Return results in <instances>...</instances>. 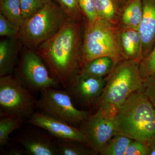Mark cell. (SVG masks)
Masks as SVG:
<instances>
[{
  "label": "cell",
  "instance_id": "cell-1",
  "mask_svg": "<svg viewBox=\"0 0 155 155\" xmlns=\"http://www.w3.org/2000/svg\"><path fill=\"white\" fill-rule=\"evenodd\" d=\"M78 21L69 19L58 33L40 45L35 51L65 89L71 86L81 68L83 40Z\"/></svg>",
  "mask_w": 155,
  "mask_h": 155
},
{
  "label": "cell",
  "instance_id": "cell-2",
  "mask_svg": "<svg viewBox=\"0 0 155 155\" xmlns=\"http://www.w3.org/2000/svg\"><path fill=\"white\" fill-rule=\"evenodd\" d=\"M114 118L116 134L147 143L155 139V110L142 90L131 95Z\"/></svg>",
  "mask_w": 155,
  "mask_h": 155
},
{
  "label": "cell",
  "instance_id": "cell-3",
  "mask_svg": "<svg viewBox=\"0 0 155 155\" xmlns=\"http://www.w3.org/2000/svg\"><path fill=\"white\" fill-rule=\"evenodd\" d=\"M138 61L122 60L106 77L102 94L95 107L114 115L118 108L133 94L142 90L143 80Z\"/></svg>",
  "mask_w": 155,
  "mask_h": 155
},
{
  "label": "cell",
  "instance_id": "cell-4",
  "mask_svg": "<svg viewBox=\"0 0 155 155\" xmlns=\"http://www.w3.org/2000/svg\"><path fill=\"white\" fill-rule=\"evenodd\" d=\"M70 19L61 6L50 0L25 20L19 29L18 38L26 47L35 49L58 33Z\"/></svg>",
  "mask_w": 155,
  "mask_h": 155
},
{
  "label": "cell",
  "instance_id": "cell-5",
  "mask_svg": "<svg viewBox=\"0 0 155 155\" xmlns=\"http://www.w3.org/2000/svg\"><path fill=\"white\" fill-rule=\"evenodd\" d=\"M81 52V68L100 57H110L116 63L123 60L119 49L118 24L99 18L87 22Z\"/></svg>",
  "mask_w": 155,
  "mask_h": 155
},
{
  "label": "cell",
  "instance_id": "cell-6",
  "mask_svg": "<svg viewBox=\"0 0 155 155\" xmlns=\"http://www.w3.org/2000/svg\"><path fill=\"white\" fill-rule=\"evenodd\" d=\"M36 101L18 78L9 75L1 76V115L28 118L35 112Z\"/></svg>",
  "mask_w": 155,
  "mask_h": 155
},
{
  "label": "cell",
  "instance_id": "cell-7",
  "mask_svg": "<svg viewBox=\"0 0 155 155\" xmlns=\"http://www.w3.org/2000/svg\"><path fill=\"white\" fill-rule=\"evenodd\" d=\"M40 93L39 98L37 100L36 108L45 114L62 119L74 126L80 125L91 115L89 111L75 107L72 97L67 89L50 87Z\"/></svg>",
  "mask_w": 155,
  "mask_h": 155
},
{
  "label": "cell",
  "instance_id": "cell-8",
  "mask_svg": "<svg viewBox=\"0 0 155 155\" xmlns=\"http://www.w3.org/2000/svg\"><path fill=\"white\" fill-rule=\"evenodd\" d=\"M21 79H18L31 92L57 87L59 82L53 76L46 64L36 52H25L20 64Z\"/></svg>",
  "mask_w": 155,
  "mask_h": 155
},
{
  "label": "cell",
  "instance_id": "cell-9",
  "mask_svg": "<svg viewBox=\"0 0 155 155\" xmlns=\"http://www.w3.org/2000/svg\"><path fill=\"white\" fill-rule=\"evenodd\" d=\"M79 125V129L86 137L87 145L98 153L116 133L114 116L100 109Z\"/></svg>",
  "mask_w": 155,
  "mask_h": 155
},
{
  "label": "cell",
  "instance_id": "cell-10",
  "mask_svg": "<svg viewBox=\"0 0 155 155\" xmlns=\"http://www.w3.org/2000/svg\"><path fill=\"white\" fill-rule=\"evenodd\" d=\"M28 122L47 130L56 139L75 140L87 145L86 137L79 128L41 111L34 112L28 118Z\"/></svg>",
  "mask_w": 155,
  "mask_h": 155
},
{
  "label": "cell",
  "instance_id": "cell-11",
  "mask_svg": "<svg viewBox=\"0 0 155 155\" xmlns=\"http://www.w3.org/2000/svg\"><path fill=\"white\" fill-rule=\"evenodd\" d=\"M106 77H84L78 74L67 90L72 98L86 107H95L102 94Z\"/></svg>",
  "mask_w": 155,
  "mask_h": 155
},
{
  "label": "cell",
  "instance_id": "cell-12",
  "mask_svg": "<svg viewBox=\"0 0 155 155\" xmlns=\"http://www.w3.org/2000/svg\"><path fill=\"white\" fill-rule=\"evenodd\" d=\"M54 137L51 134L30 130L20 134L16 140L28 155H58Z\"/></svg>",
  "mask_w": 155,
  "mask_h": 155
},
{
  "label": "cell",
  "instance_id": "cell-13",
  "mask_svg": "<svg viewBox=\"0 0 155 155\" xmlns=\"http://www.w3.org/2000/svg\"><path fill=\"white\" fill-rule=\"evenodd\" d=\"M142 20L139 31L142 41L141 60L147 55L155 45V0H142Z\"/></svg>",
  "mask_w": 155,
  "mask_h": 155
},
{
  "label": "cell",
  "instance_id": "cell-14",
  "mask_svg": "<svg viewBox=\"0 0 155 155\" xmlns=\"http://www.w3.org/2000/svg\"><path fill=\"white\" fill-rule=\"evenodd\" d=\"M119 25V44L122 59L141 60L142 41L137 29Z\"/></svg>",
  "mask_w": 155,
  "mask_h": 155
},
{
  "label": "cell",
  "instance_id": "cell-15",
  "mask_svg": "<svg viewBox=\"0 0 155 155\" xmlns=\"http://www.w3.org/2000/svg\"><path fill=\"white\" fill-rule=\"evenodd\" d=\"M142 0H130L120 10L119 25L139 30L142 20Z\"/></svg>",
  "mask_w": 155,
  "mask_h": 155
},
{
  "label": "cell",
  "instance_id": "cell-16",
  "mask_svg": "<svg viewBox=\"0 0 155 155\" xmlns=\"http://www.w3.org/2000/svg\"><path fill=\"white\" fill-rule=\"evenodd\" d=\"M116 64L110 57L95 58L82 67L79 75L84 77L104 78L111 73Z\"/></svg>",
  "mask_w": 155,
  "mask_h": 155
},
{
  "label": "cell",
  "instance_id": "cell-17",
  "mask_svg": "<svg viewBox=\"0 0 155 155\" xmlns=\"http://www.w3.org/2000/svg\"><path fill=\"white\" fill-rule=\"evenodd\" d=\"M55 146L58 155H93L98 153L87 145L75 140L56 139Z\"/></svg>",
  "mask_w": 155,
  "mask_h": 155
},
{
  "label": "cell",
  "instance_id": "cell-18",
  "mask_svg": "<svg viewBox=\"0 0 155 155\" xmlns=\"http://www.w3.org/2000/svg\"><path fill=\"white\" fill-rule=\"evenodd\" d=\"M1 13L17 28L22 27L25 22L20 7V0H1Z\"/></svg>",
  "mask_w": 155,
  "mask_h": 155
},
{
  "label": "cell",
  "instance_id": "cell-19",
  "mask_svg": "<svg viewBox=\"0 0 155 155\" xmlns=\"http://www.w3.org/2000/svg\"><path fill=\"white\" fill-rule=\"evenodd\" d=\"M13 42L4 40L0 42V75H9L16 61V51Z\"/></svg>",
  "mask_w": 155,
  "mask_h": 155
},
{
  "label": "cell",
  "instance_id": "cell-20",
  "mask_svg": "<svg viewBox=\"0 0 155 155\" xmlns=\"http://www.w3.org/2000/svg\"><path fill=\"white\" fill-rule=\"evenodd\" d=\"M132 139L123 134H116L99 150L101 155H125Z\"/></svg>",
  "mask_w": 155,
  "mask_h": 155
},
{
  "label": "cell",
  "instance_id": "cell-21",
  "mask_svg": "<svg viewBox=\"0 0 155 155\" xmlns=\"http://www.w3.org/2000/svg\"><path fill=\"white\" fill-rule=\"evenodd\" d=\"M95 2L99 18L119 24L120 9L115 0H95Z\"/></svg>",
  "mask_w": 155,
  "mask_h": 155
},
{
  "label": "cell",
  "instance_id": "cell-22",
  "mask_svg": "<svg viewBox=\"0 0 155 155\" xmlns=\"http://www.w3.org/2000/svg\"><path fill=\"white\" fill-rule=\"evenodd\" d=\"M0 119V146L8 144L9 136L22 126L25 118L14 116H5Z\"/></svg>",
  "mask_w": 155,
  "mask_h": 155
},
{
  "label": "cell",
  "instance_id": "cell-23",
  "mask_svg": "<svg viewBox=\"0 0 155 155\" xmlns=\"http://www.w3.org/2000/svg\"><path fill=\"white\" fill-rule=\"evenodd\" d=\"M46 2L45 0H20L21 12L25 21L36 14Z\"/></svg>",
  "mask_w": 155,
  "mask_h": 155
},
{
  "label": "cell",
  "instance_id": "cell-24",
  "mask_svg": "<svg viewBox=\"0 0 155 155\" xmlns=\"http://www.w3.org/2000/svg\"><path fill=\"white\" fill-rule=\"evenodd\" d=\"M139 69L143 80L155 74V45L150 52L140 62Z\"/></svg>",
  "mask_w": 155,
  "mask_h": 155
},
{
  "label": "cell",
  "instance_id": "cell-25",
  "mask_svg": "<svg viewBox=\"0 0 155 155\" xmlns=\"http://www.w3.org/2000/svg\"><path fill=\"white\" fill-rule=\"evenodd\" d=\"M59 5L71 19L79 20L82 11L79 5L78 0H57Z\"/></svg>",
  "mask_w": 155,
  "mask_h": 155
},
{
  "label": "cell",
  "instance_id": "cell-26",
  "mask_svg": "<svg viewBox=\"0 0 155 155\" xmlns=\"http://www.w3.org/2000/svg\"><path fill=\"white\" fill-rule=\"evenodd\" d=\"M78 3L87 22H93L98 18L95 0H78Z\"/></svg>",
  "mask_w": 155,
  "mask_h": 155
},
{
  "label": "cell",
  "instance_id": "cell-27",
  "mask_svg": "<svg viewBox=\"0 0 155 155\" xmlns=\"http://www.w3.org/2000/svg\"><path fill=\"white\" fill-rule=\"evenodd\" d=\"M149 147L146 142L133 140L128 146L125 155H149Z\"/></svg>",
  "mask_w": 155,
  "mask_h": 155
},
{
  "label": "cell",
  "instance_id": "cell-28",
  "mask_svg": "<svg viewBox=\"0 0 155 155\" xmlns=\"http://www.w3.org/2000/svg\"><path fill=\"white\" fill-rule=\"evenodd\" d=\"M19 31V28L12 25L2 14H0V36L14 38L18 37Z\"/></svg>",
  "mask_w": 155,
  "mask_h": 155
},
{
  "label": "cell",
  "instance_id": "cell-29",
  "mask_svg": "<svg viewBox=\"0 0 155 155\" xmlns=\"http://www.w3.org/2000/svg\"><path fill=\"white\" fill-rule=\"evenodd\" d=\"M142 91L155 110V74L143 80Z\"/></svg>",
  "mask_w": 155,
  "mask_h": 155
},
{
  "label": "cell",
  "instance_id": "cell-30",
  "mask_svg": "<svg viewBox=\"0 0 155 155\" xmlns=\"http://www.w3.org/2000/svg\"><path fill=\"white\" fill-rule=\"evenodd\" d=\"M149 147V155H155V139L147 143Z\"/></svg>",
  "mask_w": 155,
  "mask_h": 155
},
{
  "label": "cell",
  "instance_id": "cell-31",
  "mask_svg": "<svg viewBox=\"0 0 155 155\" xmlns=\"http://www.w3.org/2000/svg\"><path fill=\"white\" fill-rule=\"evenodd\" d=\"M115 1L120 10V9L125 5V4L128 2L130 0H115Z\"/></svg>",
  "mask_w": 155,
  "mask_h": 155
},
{
  "label": "cell",
  "instance_id": "cell-32",
  "mask_svg": "<svg viewBox=\"0 0 155 155\" xmlns=\"http://www.w3.org/2000/svg\"><path fill=\"white\" fill-rule=\"evenodd\" d=\"M10 153H8L9 155H21L24 154L23 153H25V151L23 152L20 150L18 149L12 150Z\"/></svg>",
  "mask_w": 155,
  "mask_h": 155
},
{
  "label": "cell",
  "instance_id": "cell-33",
  "mask_svg": "<svg viewBox=\"0 0 155 155\" xmlns=\"http://www.w3.org/2000/svg\"><path fill=\"white\" fill-rule=\"evenodd\" d=\"M45 1L46 2H48V1H50V0H45Z\"/></svg>",
  "mask_w": 155,
  "mask_h": 155
}]
</instances>
